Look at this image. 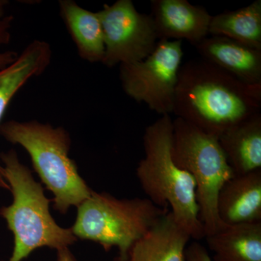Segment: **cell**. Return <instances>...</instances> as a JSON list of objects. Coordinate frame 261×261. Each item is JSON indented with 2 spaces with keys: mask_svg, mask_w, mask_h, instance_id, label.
Here are the masks:
<instances>
[{
  "mask_svg": "<svg viewBox=\"0 0 261 261\" xmlns=\"http://www.w3.org/2000/svg\"><path fill=\"white\" fill-rule=\"evenodd\" d=\"M182 41L160 39L147 58L120 65L125 93L162 116L173 113L182 58Z\"/></svg>",
  "mask_w": 261,
  "mask_h": 261,
  "instance_id": "7",
  "label": "cell"
},
{
  "mask_svg": "<svg viewBox=\"0 0 261 261\" xmlns=\"http://www.w3.org/2000/svg\"><path fill=\"white\" fill-rule=\"evenodd\" d=\"M0 135L27 151L41 181L53 193V207L60 214L78 207L92 194L93 190L69 157L71 139L63 127L35 120H12L0 125Z\"/></svg>",
  "mask_w": 261,
  "mask_h": 261,
  "instance_id": "4",
  "label": "cell"
},
{
  "mask_svg": "<svg viewBox=\"0 0 261 261\" xmlns=\"http://www.w3.org/2000/svg\"><path fill=\"white\" fill-rule=\"evenodd\" d=\"M8 4V1L0 0V45L9 44L11 40V29L14 17L12 15H5V7ZM18 56V53L15 51L0 53V69L13 63Z\"/></svg>",
  "mask_w": 261,
  "mask_h": 261,
  "instance_id": "18",
  "label": "cell"
},
{
  "mask_svg": "<svg viewBox=\"0 0 261 261\" xmlns=\"http://www.w3.org/2000/svg\"><path fill=\"white\" fill-rule=\"evenodd\" d=\"M260 108L261 84L244 83L202 58L181 66L173 113L207 135L219 139Z\"/></svg>",
  "mask_w": 261,
  "mask_h": 261,
  "instance_id": "1",
  "label": "cell"
},
{
  "mask_svg": "<svg viewBox=\"0 0 261 261\" xmlns=\"http://www.w3.org/2000/svg\"><path fill=\"white\" fill-rule=\"evenodd\" d=\"M185 261H214L203 245L195 241L187 247Z\"/></svg>",
  "mask_w": 261,
  "mask_h": 261,
  "instance_id": "19",
  "label": "cell"
},
{
  "mask_svg": "<svg viewBox=\"0 0 261 261\" xmlns=\"http://www.w3.org/2000/svg\"><path fill=\"white\" fill-rule=\"evenodd\" d=\"M205 238L214 261H261V221L224 225Z\"/></svg>",
  "mask_w": 261,
  "mask_h": 261,
  "instance_id": "16",
  "label": "cell"
},
{
  "mask_svg": "<svg viewBox=\"0 0 261 261\" xmlns=\"http://www.w3.org/2000/svg\"><path fill=\"white\" fill-rule=\"evenodd\" d=\"M173 123V159L195 180L200 219L205 238L224 226L218 215V195L224 184L235 174L219 139L181 118H176Z\"/></svg>",
  "mask_w": 261,
  "mask_h": 261,
  "instance_id": "6",
  "label": "cell"
},
{
  "mask_svg": "<svg viewBox=\"0 0 261 261\" xmlns=\"http://www.w3.org/2000/svg\"><path fill=\"white\" fill-rule=\"evenodd\" d=\"M191 239L169 210L136 242L127 261H185Z\"/></svg>",
  "mask_w": 261,
  "mask_h": 261,
  "instance_id": "13",
  "label": "cell"
},
{
  "mask_svg": "<svg viewBox=\"0 0 261 261\" xmlns=\"http://www.w3.org/2000/svg\"><path fill=\"white\" fill-rule=\"evenodd\" d=\"M209 34L232 39L261 50V1L212 16Z\"/></svg>",
  "mask_w": 261,
  "mask_h": 261,
  "instance_id": "17",
  "label": "cell"
},
{
  "mask_svg": "<svg viewBox=\"0 0 261 261\" xmlns=\"http://www.w3.org/2000/svg\"><path fill=\"white\" fill-rule=\"evenodd\" d=\"M59 9L81 58L89 63H102L104 35L97 13L84 9L73 0H61Z\"/></svg>",
  "mask_w": 261,
  "mask_h": 261,
  "instance_id": "15",
  "label": "cell"
},
{
  "mask_svg": "<svg viewBox=\"0 0 261 261\" xmlns=\"http://www.w3.org/2000/svg\"><path fill=\"white\" fill-rule=\"evenodd\" d=\"M173 135L169 115L160 117L146 128L145 157L139 163L137 176L147 198L160 207H170L178 224L198 241L205 234L200 219L196 184L191 174L173 159Z\"/></svg>",
  "mask_w": 261,
  "mask_h": 261,
  "instance_id": "3",
  "label": "cell"
},
{
  "mask_svg": "<svg viewBox=\"0 0 261 261\" xmlns=\"http://www.w3.org/2000/svg\"><path fill=\"white\" fill-rule=\"evenodd\" d=\"M97 13L104 35L106 66L142 61L157 45L159 36L150 15L137 11L130 0L105 5Z\"/></svg>",
  "mask_w": 261,
  "mask_h": 261,
  "instance_id": "8",
  "label": "cell"
},
{
  "mask_svg": "<svg viewBox=\"0 0 261 261\" xmlns=\"http://www.w3.org/2000/svg\"><path fill=\"white\" fill-rule=\"evenodd\" d=\"M217 211L224 225L261 221V169L226 181L218 195Z\"/></svg>",
  "mask_w": 261,
  "mask_h": 261,
  "instance_id": "12",
  "label": "cell"
},
{
  "mask_svg": "<svg viewBox=\"0 0 261 261\" xmlns=\"http://www.w3.org/2000/svg\"><path fill=\"white\" fill-rule=\"evenodd\" d=\"M219 141L235 175L261 169L260 113L226 130Z\"/></svg>",
  "mask_w": 261,
  "mask_h": 261,
  "instance_id": "14",
  "label": "cell"
},
{
  "mask_svg": "<svg viewBox=\"0 0 261 261\" xmlns=\"http://www.w3.org/2000/svg\"><path fill=\"white\" fill-rule=\"evenodd\" d=\"M51 50L49 43L36 40L29 43L16 59L0 69V125L12 99L29 81L42 74L50 64ZM0 188L9 190L0 163Z\"/></svg>",
  "mask_w": 261,
  "mask_h": 261,
  "instance_id": "11",
  "label": "cell"
},
{
  "mask_svg": "<svg viewBox=\"0 0 261 261\" xmlns=\"http://www.w3.org/2000/svg\"><path fill=\"white\" fill-rule=\"evenodd\" d=\"M116 261H127V258H124V257L119 256L116 259Z\"/></svg>",
  "mask_w": 261,
  "mask_h": 261,
  "instance_id": "21",
  "label": "cell"
},
{
  "mask_svg": "<svg viewBox=\"0 0 261 261\" xmlns=\"http://www.w3.org/2000/svg\"><path fill=\"white\" fill-rule=\"evenodd\" d=\"M3 173L13 196L9 205L0 208V216L13 235L14 245L7 260L23 261L34 250L49 247L58 250L77 241L71 228H63L55 221L51 200L32 171L20 162L14 149L0 153Z\"/></svg>",
  "mask_w": 261,
  "mask_h": 261,
  "instance_id": "2",
  "label": "cell"
},
{
  "mask_svg": "<svg viewBox=\"0 0 261 261\" xmlns=\"http://www.w3.org/2000/svg\"><path fill=\"white\" fill-rule=\"evenodd\" d=\"M168 211L147 198L118 199L92 191L77 207L70 228L77 239L99 244L106 251L117 247L119 256L127 258L136 242Z\"/></svg>",
  "mask_w": 261,
  "mask_h": 261,
  "instance_id": "5",
  "label": "cell"
},
{
  "mask_svg": "<svg viewBox=\"0 0 261 261\" xmlns=\"http://www.w3.org/2000/svg\"><path fill=\"white\" fill-rule=\"evenodd\" d=\"M151 18L159 39H186L194 46L209 34L212 15L187 0H152Z\"/></svg>",
  "mask_w": 261,
  "mask_h": 261,
  "instance_id": "9",
  "label": "cell"
},
{
  "mask_svg": "<svg viewBox=\"0 0 261 261\" xmlns=\"http://www.w3.org/2000/svg\"><path fill=\"white\" fill-rule=\"evenodd\" d=\"M57 261H77L69 250V247H64L57 250Z\"/></svg>",
  "mask_w": 261,
  "mask_h": 261,
  "instance_id": "20",
  "label": "cell"
},
{
  "mask_svg": "<svg viewBox=\"0 0 261 261\" xmlns=\"http://www.w3.org/2000/svg\"><path fill=\"white\" fill-rule=\"evenodd\" d=\"M201 58L244 83L261 84V50L220 36L195 45Z\"/></svg>",
  "mask_w": 261,
  "mask_h": 261,
  "instance_id": "10",
  "label": "cell"
}]
</instances>
